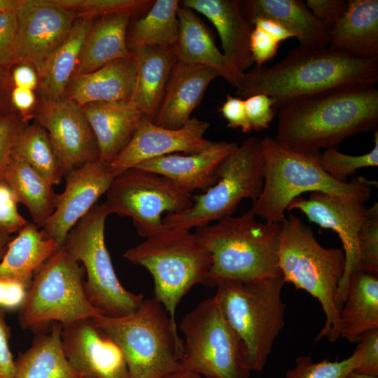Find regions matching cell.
Segmentation results:
<instances>
[{"mask_svg":"<svg viewBox=\"0 0 378 378\" xmlns=\"http://www.w3.org/2000/svg\"><path fill=\"white\" fill-rule=\"evenodd\" d=\"M13 87L35 90L38 87V76L36 70L30 64L19 63L13 66L10 71Z\"/></svg>","mask_w":378,"mask_h":378,"instance_id":"f5cc1de1","label":"cell"},{"mask_svg":"<svg viewBox=\"0 0 378 378\" xmlns=\"http://www.w3.org/2000/svg\"><path fill=\"white\" fill-rule=\"evenodd\" d=\"M13 88L10 70L0 69V118L15 111L10 99Z\"/></svg>","mask_w":378,"mask_h":378,"instance_id":"db71d44e","label":"cell"},{"mask_svg":"<svg viewBox=\"0 0 378 378\" xmlns=\"http://www.w3.org/2000/svg\"><path fill=\"white\" fill-rule=\"evenodd\" d=\"M318 162L326 173L340 182H346L347 177L358 169L377 167L378 131L374 132V147L371 151L350 155L340 152L337 148H328L320 153Z\"/></svg>","mask_w":378,"mask_h":378,"instance_id":"74e56055","label":"cell"},{"mask_svg":"<svg viewBox=\"0 0 378 378\" xmlns=\"http://www.w3.org/2000/svg\"><path fill=\"white\" fill-rule=\"evenodd\" d=\"M253 26L262 30L279 42L294 37L284 25L271 18H258L253 22Z\"/></svg>","mask_w":378,"mask_h":378,"instance_id":"11a10c76","label":"cell"},{"mask_svg":"<svg viewBox=\"0 0 378 378\" xmlns=\"http://www.w3.org/2000/svg\"><path fill=\"white\" fill-rule=\"evenodd\" d=\"M135 75L136 64L132 52L92 72L74 75L64 97L81 106L96 102H128Z\"/></svg>","mask_w":378,"mask_h":378,"instance_id":"cb8c5ba5","label":"cell"},{"mask_svg":"<svg viewBox=\"0 0 378 378\" xmlns=\"http://www.w3.org/2000/svg\"><path fill=\"white\" fill-rule=\"evenodd\" d=\"M63 9L74 12L77 18L94 20L106 15L131 13H146L154 1L151 0H49Z\"/></svg>","mask_w":378,"mask_h":378,"instance_id":"8d00e7d4","label":"cell"},{"mask_svg":"<svg viewBox=\"0 0 378 378\" xmlns=\"http://www.w3.org/2000/svg\"><path fill=\"white\" fill-rule=\"evenodd\" d=\"M329 48L354 57L378 59V1L349 0L330 31Z\"/></svg>","mask_w":378,"mask_h":378,"instance_id":"83f0119b","label":"cell"},{"mask_svg":"<svg viewBox=\"0 0 378 378\" xmlns=\"http://www.w3.org/2000/svg\"><path fill=\"white\" fill-rule=\"evenodd\" d=\"M345 378H378V376H371L351 372Z\"/></svg>","mask_w":378,"mask_h":378,"instance_id":"91938a15","label":"cell"},{"mask_svg":"<svg viewBox=\"0 0 378 378\" xmlns=\"http://www.w3.org/2000/svg\"><path fill=\"white\" fill-rule=\"evenodd\" d=\"M106 195L108 214L130 218L144 238L164 230V212H184L192 204L191 193L167 177L136 167L118 174Z\"/></svg>","mask_w":378,"mask_h":378,"instance_id":"4fadbf2b","label":"cell"},{"mask_svg":"<svg viewBox=\"0 0 378 378\" xmlns=\"http://www.w3.org/2000/svg\"><path fill=\"white\" fill-rule=\"evenodd\" d=\"M15 12V65L26 63L38 73L45 60L66 38L76 15L49 0H21Z\"/></svg>","mask_w":378,"mask_h":378,"instance_id":"2e32d148","label":"cell"},{"mask_svg":"<svg viewBox=\"0 0 378 378\" xmlns=\"http://www.w3.org/2000/svg\"><path fill=\"white\" fill-rule=\"evenodd\" d=\"M27 124L17 111L0 118V180L5 179L15 144Z\"/></svg>","mask_w":378,"mask_h":378,"instance_id":"60d3db41","label":"cell"},{"mask_svg":"<svg viewBox=\"0 0 378 378\" xmlns=\"http://www.w3.org/2000/svg\"><path fill=\"white\" fill-rule=\"evenodd\" d=\"M181 368L208 378H250L244 346L214 298L200 302L181 320Z\"/></svg>","mask_w":378,"mask_h":378,"instance_id":"7c38bea8","label":"cell"},{"mask_svg":"<svg viewBox=\"0 0 378 378\" xmlns=\"http://www.w3.org/2000/svg\"><path fill=\"white\" fill-rule=\"evenodd\" d=\"M264 158V184L253 202L256 216L266 222L280 223L289 203L306 192H321L367 202L377 182L363 176L340 182L321 167L318 155L301 153L278 144L274 139H261Z\"/></svg>","mask_w":378,"mask_h":378,"instance_id":"277c9868","label":"cell"},{"mask_svg":"<svg viewBox=\"0 0 378 378\" xmlns=\"http://www.w3.org/2000/svg\"><path fill=\"white\" fill-rule=\"evenodd\" d=\"M220 111L227 122V127L240 129L243 133H248L252 131L248 120L244 99L227 94Z\"/></svg>","mask_w":378,"mask_h":378,"instance_id":"c3c4849f","label":"cell"},{"mask_svg":"<svg viewBox=\"0 0 378 378\" xmlns=\"http://www.w3.org/2000/svg\"><path fill=\"white\" fill-rule=\"evenodd\" d=\"M358 342L357 349L360 354V360L353 372L378 376V329L365 332Z\"/></svg>","mask_w":378,"mask_h":378,"instance_id":"f6af8a7d","label":"cell"},{"mask_svg":"<svg viewBox=\"0 0 378 378\" xmlns=\"http://www.w3.org/2000/svg\"><path fill=\"white\" fill-rule=\"evenodd\" d=\"M116 176L111 164L99 159L66 174L64 190L58 195L53 214L41 227L45 237L62 247L69 231L106 194Z\"/></svg>","mask_w":378,"mask_h":378,"instance_id":"e0dca14e","label":"cell"},{"mask_svg":"<svg viewBox=\"0 0 378 378\" xmlns=\"http://www.w3.org/2000/svg\"><path fill=\"white\" fill-rule=\"evenodd\" d=\"M82 378H90V377H83Z\"/></svg>","mask_w":378,"mask_h":378,"instance_id":"94428289","label":"cell"},{"mask_svg":"<svg viewBox=\"0 0 378 378\" xmlns=\"http://www.w3.org/2000/svg\"><path fill=\"white\" fill-rule=\"evenodd\" d=\"M299 210L309 221L335 232L340 237L345 256V267L339 283L335 304L340 310L348 293L351 275L363 271L360 268L358 235L364 223L368 209L364 203L339 195L312 192L308 198L299 196L293 199L287 211Z\"/></svg>","mask_w":378,"mask_h":378,"instance_id":"5bb4252c","label":"cell"},{"mask_svg":"<svg viewBox=\"0 0 378 378\" xmlns=\"http://www.w3.org/2000/svg\"><path fill=\"white\" fill-rule=\"evenodd\" d=\"M360 354L358 349L341 361L324 359L314 362L310 356H300L295 366L286 371L284 378H345L358 365Z\"/></svg>","mask_w":378,"mask_h":378,"instance_id":"f35d334b","label":"cell"},{"mask_svg":"<svg viewBox=\"0 0 378 378\" xmlns=\"http://www.w3.org/2000/svg\"><path fill=\"white\" fill-rule=\"evenodd\" d=\"M136 75L129 102L153 122L167 84L177 62L174 46H143L131 51Z\"/></svg>","mask_w":378,"mask_h":378,"instance_id":"d4e9b609","label":"cell"},{"mask_svg":"<svg viewBox=\"0 0 378 378\" xmlns=\"http://www.w3.org/2000/svg\"><path fill=\"white\" fill-rule=\"evenodd\" d=\"M305 4L313 15L330 30L348 7L346 0H307Z\"/></svg>","mask_w":378,"mask_h":378,"instance_id":"bcb514c9","label":"cell"},{"mask_svg":"<svg viewBox=\"0 0 378 378\" xmlns=\"http://www.w3.org/2000/svg\"><path fill=\"white\" fill-rule=\"evenodd\" d=\"M21 0H0V13L15 10Z\"/></svg>","mask_w":378,"mask_h":378,"instance_id":"6f0895ef","label":"cell"},{"mask_svg":"<svg viewBox=\"0 0 378 378\" xmlns=\"http://www.w3.org/2000/svg\"><path fill=\"white\" fill-rule=\"evenodd\" d=\"M10 335L4 310L0 309V378H13L15 373V360L9 346Z\"/></svg>","mask_w":378,"mask_h":378,"instance_id":"f907efd6","label":"cell"},{"mask_svg":"<svg viewBox=\"0 0 378 378\" xmlns=\"http://www.w3.org/2000/svg\"><path fill=\"white\" fill-rule=\"evenodd\" d=\"M5 181L18 202L29 210L32 222L42 227L53 214L58 195L53 186L44 180L24 160L12 156Z\"/></svg>","mask_w":378,"mask_h":378,"instance_id":"836d02e7","label":"cell"},{"mask_svg":"<svg viewBox=\"0 0 378 378\" xmlns=\"http://www.w3.org/2000/svg\"><path fill=\"white\" fill-rule=\"evenodd\" d=\"M29 287L20 282L0 280V309L14 310L24 304Z\"/></svg>","mask_w":378,"mask_h":378,"instance_id":"681fc988","label":"cell"},{"mask_svg":"<svg viewBox=\"0 0 378 378\" xmlns=\"http://www.w3.org/2000/svg\"><path fill=\"white\" fill-rule=\"evenodd\" d=\"M360 268L363 272L378 274V204L368 209L366 218L358 235Z\"/></svg>","mask_w":378,"mask_h":378,"instance_id":"ab89813d","label":"cell"},{"mask_svg":"<svg viewBox=\"0 0 378 378\" xmlns=\"http://www.w3.org/2000/svg\"><path fill=\"white\" fill-rule=\"evenodd\" d=\"M33 117L48 132L64 176L99 159L94 133L82 106L74 101L65 97L55 101L40 99Z\"/></svg>","mask_w":378,"mask_h":378,"instance_id":"9a60e30c","label":"cell"},{"mask_svg":"<svg viewBox=\"0 0 378 378\" xmlns=\"http://www.w3.org/2000/svg\"><path fill=\"white\" fill-rule=\"evenodd\" d=\"M280 223L279 265L284 280L318 300L326 321L315 341L326 337L334 342L340 331V310L335 296L345 267L344 251L322 246L311 227L295 214Z\"/></svg>","mask_w":378,"mask_h":378,"instance_id":"5b68a950","label":"cell"},{"mask_svg":"<svg viewBox=\"0 0 378 378\" xmlns=\"http://www.w3.org/2000/svg\"><path fill=\"white\" fill-rule=\"evenodd\" d=\"M245 17L253 25L258 18L275 20L296 38L300 46L311 50L327 48L330 30L319 22L301 0L241 1Z\"/></svg>","mask_w":378,"mask_h":378,"instance_id":"4316f807","label":"cell"},{"mask_svg":"<svg viewBox=\"0 0 378 378\" xmlns=\"http://www.w3.org/2000/svg\"><path fill=\"white\" fill-rule=\"evenodd\" d=\"M218 76L211 67L177 61L153 122L168 129L184 126L200 105L209 85Z\"/></svg>","mask_w":378,"mask_h":378,"instance_id":"44dd1931","label":"cell"},{"mask_svg":"<svg viewBox=\"0 0 378 378\" xmlns=\"http://www.w3.org/2000/svg\"><path fill=\"white\" fill-rule=\"evenodd\" d=\"M15 10L0 13V69H3L10 70L15 64L18 31Z\"/></svg>","mask_w":378,"mask_h":378,"instance_id":"7bdbcfd3","label":"cell"},{"mask_svg":"<svg viewBox=\"0 0 378 378\" xmlns=\"http://www.w3.org/2000/svg\"><path fill=\"white\" fill-rule=\"evenodd\" d=\"M263 167L261 139H246L220 164L217 182L192 197L187 211L167 214L162 218L164 227L191 230L232 216L243 200L253 202L261 195Z\"/></svg>","mask_w":378,"mask_h":378,"instance_id":"9c48e42d","label":"cell"},{"mask_svg":"<svg viewBox=\"0 0 378 378\" xmlns=\"http://www.w3.org/2000/svg\"><path fill=\"white\" fill-rule=\"evenodd\" d=\"M58 248L36 224L28 222L8 245L0 262V280L20 282L29 288L35 274Z\"/></svg>","mask_w":378,"mask_h":378,"instance_id":"f546056e","label":"cell"},{"mask_svg":"<svg viewBox=\"0 0 378 378\" xmlns=\"http://www.w3.org/2000/svg\"><path fill=\"white\" fill-rule=\"evenodd\" d=\"M18 202L5 179L0 180V232H18L29 221L18 209Z\"/></svg>","mask_w":378,"mask_h":378,"instance_id":"b9f144b4","label":"cell"},{"mask_svg":"<svg viewBox=\"0 0 378 378\" xmlns=\"http://www.w3.org/2000/svg\"><path fill=\"white\" fill-rule=\"evenodd\" d=\"M104 203L96 204L69 231L63 246L87 275L84 289L90 302L103 315L120 317L136 311L144 296L124 288L114 270L105 243Z\"/></svg>","mask_w":378,"mask_h":378,"instance_id":"8fae6325","label":"cell"},{"mask_svg":"<svg viewBox=\"0 0 378 378\" xmlns=\"http://www.w3.org/2000/svg\"><path fill=\"white\" fill-rule=\"evenodd\" d=\"M92 24V19L77 18L66 38L43 63L38 71L41 99L55 101L64 97Z\"/></svg>","mask_w":378,"mask_h":378,"instance_id":"f1b7e54d","label":"cell"},{"mask_svg":"<svg viewBox=\"0 0 378 378\" xmlns=\"http://www.w3.org/2000/svg\"><path fill=\"white\" fill-rule=\"evenodd\" d=\"M280 223L258 222L253 209L195 228L211 253L206 286L222 280L254 281L282 274L279 265Z\"/></svg>","mask_w":378,"mask_h":378,"instance_id":"3957f363","label":"cell"},{"mask_svg":"<svg viewBox=\"0 0 378 378\" xmlns=\"http://www.w3.org/2000/svg\"><path fill=\"white\" fill-rule=\"evenodd\" d=\"M279 111L274 140L288 150L318 155L337 148L346 138L374 132L378 125V90L360 85L293 99Z\"/></svg>","mask_w":378,"mask_h":378,"instance_id":"6da1fadb","label":"cell"},{"mask_svg":"<svg viewBox=\"0 0 378 378\" xmlns=\"http://www.w3.org/2000/svg\"><path fill=\"white\" fill-rule=\"evenodd\" d=\"M209 127L207 121L191 118L181 128L168 129L156 125L143 115L132 139L111 167L118 175L148 160L174 153L193 154L205 150L214 143L204 136Z\"/></svg>","mask_w":378,"mask_h":378,"instance_id":"ac0fdd59","label":"cell"},{"mask_svg":"<svg viewBox=\"0 0 378 378\" xmlns=\"http://www.w3.org/2000/svg\"><path fill=\"white\" fill-rule=\"evenodd\" d=\"M280 42L263 31L254 27L250 35V50L256 66H263L277 53Z\"/></svg>","mask_w":378,"mask_h":378,"instance_id":"7dc6e473","label":"cell"},{"mask_svg":"<svg viewBox=\"0 0 378 378\" xmlns=\"http://www.w3.org/2000/svg\"><path fill=\"white\" fill-rule=\"evenodd\" d=\"M92 319L120 348L128 378H164L181 368L183 340L177 325L154 298L144 299L130 314Z\"/></svg>","mask_w":378,"mask_h":378,"instance_id":"52a82bcc","label":"cell"},{"mask_svg":"<svg viewBox=\"0 0 378 378\" xmlns=\"http://www.w3.org/2000/svg\"><path fill=\"white\" fill-rule=\"evenodd\" d=\"M85 270L64 246L58 248L35 274L26 300L19 309L24 329L41 328L57 322L66 326L103 315L88 300Z\"/></svg>","mask_w":378,"mask_h":378,"instance_id":"30bf717a","label":"cell"},{"mask_svg":"<svg viewBox=\"0 0 378 378\" xmlns=\"http://www.w3.org/2000/svg\"><path fill=\"white\" fill-rule=\"evenodd\" d=\"M95 136L99 160L111 164L132 139L143 115L128 101L82 106Z\"/></svg>","mask_w":378,"mask_h":378,"instance_id":"484cf974","label":"cell"},{"mask_svg":"<svg viewBox=\"0 0 378 378\" xmlns=\"http://www.w3.org/2000/svg\"><path fill=\"white\" fill-rule=\"evenodd\" d=\"M62 325L35 336L30 347L15 360L13 378H82L66 359L62 346Z\"/></svg>","mask_w":378,"mask_h":378,"instance_id":"d6a6232c","label":"cell"},{"mask_svg":"<svg viewBox=\"0 0 378 378\" xmlns=\"http://www.w3.org/2000/svg\"><path fill=\"white\" fill-rule=\"evenodd\" d=\"M11 239L10 235L0 232V259L3 258Z\"/></svg>","mask_w":378,"mask_h":378,"instance_id":"680465c9","label":"cell"},{"mask_svg":"<svg viewBox=\"0 0 378 378\" xmlns=\"http://www.w3.org/2000/svg\"><path fill=\"white\" fill-rule=\"evenodd\" d=\"M127 250L123 257L148 270L154 281V298L174 324L177 305L197 284L206 285L212 265L209 251L190 230L164 228Z\"/></svg>","mask_w":378,"mask_h":378,"instance_id":"ba28073f","label":"cell"},{"mask_svg":"<svg viewBox=\"0 0 378 378\" xmlns=\"http://www.w3.org/2000/svg\"><path fill=\"white\" fill-rule=\"evenodd\" d=\"M61 340L66 359L83 377L128 378L120 348L92 318L62 326Z\"/></svg>","mask_w":378,"mask_h":378,"instance_id":"d6986e66","label":"cell"},{"mask_svg":"<svg viewBox=\"0 0 378 378\" xmlns=\"http://www.w3.org/2000/svg\"><path fill=\"white\" fill-rule=\"evenodd\" d=\"M11 103L18 113L29 120L33 117L36 105V98L34 90L13 87L11 92Z\"/></svg>","mask_w":378,"mask_h":378,"instance_id":"816d5d0a","label":"cell"},{"mask_svg":"<svg viewBox=\"0 0 378 378\" xmlns=\"http://www.w3.org/2000/svg\"><path fill=\"white\" fill-rule=\"evenodd\" d=\"M164 378H208L196 372H192L188 370L181 368Z\"/></svg>","mask_w":378,"mask_h":378,"instance_id":"9f6ffc18","label":"cell"},{"mask_svg":"<svg viewBox=\"0 0 378 378\" xmlns=\"http://www.w3.org/2000/svg\"><path fill=\"white\" fill-rule=\"evenodd\" d=\"M177 16L178 34L174 46L177 61L211 67L237 88L244 73L218 50L210 29L190 8L179 5Z\"/></svg>","mask_w":378,"mask_h":378,"instance_id":"603a6c76","label":"cell"},{"mask_svg":"<svg viewBox=\"0 0 378 378\" xmlns=\"http://www.w3.org/2000/svg\"><path fill=\"white\" fill-rule=\"evenodd\" d=\"M133 15L131 13H119L93 22L74 75L92 72L113 60L130 55L127 35Z\"/></svg>","mask_w":378,"mask_h":378,"instance_id":"4dcf8cb0","label":"cell"},{"mask_svg":"<svg viewBox=\"0 0 378 378\" xmlns=\"http://www.w3.org/2000/svg\"><path fill=\"white\" fill-rule=\"evenodd\" d=\"M180 5L206 17L218 32L223 55L241 72L253 63L250 35L253 26L244 15L241 1L183 0Z\"/></svg>","mask_w":378,"mask_h":378,"instance_id":"7402d4cb","label":"cell"},{"mask_svg":"<svg viewBox=\"0 0 378 378\" xmlns=\"http://www.w3.org/2000/svg\"><path fill=\"white\" fill-rule=\"evenodd\" d=\"M234 142L214 141L208 149L193 154L174 153L141 162L134 167L162 175L185 191H206L218 179L223 160L237 147Z\"/></svg>","mask_w":378,"mask_h":378,"instance_id":"ffe728a7","label":"cell"},{"mask_svg":"<svg viewBox=\"0 0 378 378\" xmlns=\"http://www.w3.org/2000/svg\"><path fill=\"white\" fill-rule=\"evenodd\" d=\"M282 274L241 281L222 280L214 298L225 320L244 346L251 372L261 371L284 325Z\"/></svg>","mask_w":378,"mask_h":378,"instance_id":"8992f818","label":"cell"},{"mask_svg":"<svg viewBox=\"0 0 378 378\" xmlns=\"http://www.w3.org/2000/svg\"><path fill=\"white\" fill-rule=\"evenodd\" d=\"M244 105L252 130L258 132L269 127L275 115V102L271 97L255 94L244 99Z\"/></svg>","mask_w":378,"mask_h":378,"instance_id":"ee69618b","label":"cell"},{"mask_svg":"<svg viewBox=\"0 0 378 378\" xmlns=\"http://www.w3.org/2000/svg\"><path fill=\"white\" fill-rule=\"evenodd\" d=\"M377 82V59H359L329 47L311 50L299 46L274 65L255 66L244 72L235 94L244 99L267 94L277 108L300 97Z\"/></svg>","mask_w":378,"mask_h":378,"instance_id":"7a4b0ae2","label":"cell"},{"mask_svg":"<svg viewBox=\"0 0 378 378\" xmlns=\"http://www.w3.org/2000/svg\"><path fill=\"white\" fill-rule=\"evenodd\" d=\"M340 318V337L350 342H358L365 332L378 329L377 275L363 271L351 275Z\"/></svg>","mask_w":378,"mask_h":378,"instance_id":"1f68e13d","label":"cell"},{"mask_svg":"<svg viewBox=\"0 0 378 378\" xmlns=\"http://www.w3.org/2000/svg\"><path fill=\"white\" fill-rule=\"evenodd\" d=\"M12 156L24 160L52 186L59 184L64 176L48 132L36 121L24 128Z\"/></svg>","mask_w":378,"mask_h":378,"instance_id":"d590c367","label":"cell"},{"mask_svg":"<svg viewBox=\"0 0 378 378\" xmlns=\"http://www.w3.org/2000/svg\"><path fill=\"white\" fill-rule=\"evenodd\" d=\"M179 5L177 0L154 1L145 15L134 21L127 34L129 50L143 46H174L178 34Z\"/></svg>","mask_w":378,"mask_h":378,"instance_id":"e575fe53","label":"cell"}]
</instances>
